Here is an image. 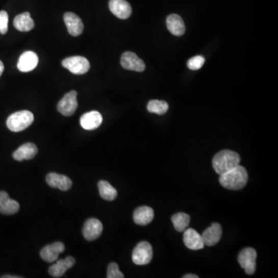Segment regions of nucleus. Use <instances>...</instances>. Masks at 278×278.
I'll return each instance as SVG.
<instances>
[{
	"instance_id": "obj_1",
	"label": "nucleus",
	"mask_w": 278,
	"mask_h": 278,
	"mask_svg": "<svg viewBox=\"0 0 278 278\" xmlns=\"http://www.w3.org/2000/svg\"><path fill=\"white\" fill-rule=\"evenodd\" d=\"M219 176L220 184L230 190L243 189L248 181L247 171L240 165Z\"/></svg>"
},
{
	"instance_id": "obj_2",
	"label": "nucleus",
	"mask_w": 278,
	"mask_h": 278,
	"mask_svg": "<svg viewBox=\"0 0 278 278\" xmlns=\"http://www.w3.org/2000/svg\"><path fill=\"white\" fill-rule=\"evenodd\" d=\"M240 162L238 153L231 150H222L213 158V166L216 173L221 175L238 166Z\"/></svg>"
},
{
	"instance_id": "obj_3",
	"label": "nucleus",
	"mask_w": 278,
	"mask_h": 278,
	"mask_svg": "<svg viewBox=\"0 0 278 278\" xmlns=\"http://www.w3.org/2000/svg\"><path fill=\"white\" fill-rule=\"evenodd\" d=\"M34 121V116L32 112L25 110L12 114L7 118V125L12 132H19L30 127Z\"/></svg>"
},
{
	"instance_id": "obj_4",
	"label": "nucleus",
	"mask_w": 278,
	"mask_h": 278,
	"mask_svg": "<svg viewBox=\"0 0 278 278\" xmlns=\"http://www.w3.org/2000/svg\"><path fill=\"white\" fill-rule=\"evenodd\" d=\"M153 246L148 242L138 243L132 252V261L137 265H146L153 260Z\"/></svg>"
},
{
	"instance_id": "obj_5",
	"label": "nucleus",
	"mask_w": 278,
	"mask_h": 278,
	"mask_svg": "<svg viewBox=\"0 0 278 278\" xmlns=\"http://www.w3.org/2000/svg\"><path fill=\"white\" fill-rule=\"evenodd\" d=\"M62 65L72 73L78 75L85 74L90 69L89 61L81 56H73L65 58L62 61Z\"/></svg>"
},
{
	"instance_id": "obj_6",
	"label": "nucleus",
	"mask_w": 278,
	"mask_h": 278,
	"mask_svg": "<svg viewBox=\"0 0 278 278\" xmlns=\"http://www.w3.org/2000/svg\"><path fill=\"white\" fill-rule=\"evenodd\" d=\"M258 254L252 247H246L241 250L238 256V262L247 274L252 275L256 270Z\"/></svg>"
},
{
	"instance_id": "obj_7",
	"label": "nucleus",
	"mask_w": 278,
	"mask_h": 278,
	"mask_svg": "<svg viewBox=\"0 0 278 278\" xmlns=\"http://www.w3.org/2000/svg\"><path fill=\"white\" fill-rule=\"evenodd\" d=\"M78 93L76 91H71L67 93L60 100L58 105V110L61 115L64 116H72L78 108L77 100Z\"/></svg>"
},
{
	"instance_id": "obj_8",
	"label": "nucleus",
	"mask_w": 278,
	"mask_h": 278,
	"mask_svg": "<svg viewBox=\"0 0 278 278\" xmlns=\"http://www.w3.org/2000/svg\"><path fill=\"white\" fill-rule=\"evenodd\" d=\"M121 64L123 68L133 71L142 72L145 70V64L135 53L124 52L121 58Z\"/></svg>"
},
{
	"instance_id": "obj_9",
	"label": "nucleus",
	"mask_w": 278,
	"mask_h": 278,
	"mask_svg": "<svg viewBox=\"0 0 278 278\" xmlns=\"http://www.w3.org/2000/svg\"><path fill=\"white\" fill-rule=\"evenodd\" d=\"M103 231V225L99 219L91 218L85 222L83 228V235L88 241L97 240Z\"/></svg>"
},
{
	"instance_id": "obj_10",
	"label": "nucleus",
	"mask_w": 278,
	"mask_h": 278,
	"mask_svg": "<svg viewBox=\"0 0 278 278\" xmlns=\"http://www.w3.org/2000/svg\"><path fill=\"white\" fill-rule=\"evenodd\" d=\"M65 250V246L61 242H55L52 244L46 245L40 251V257L47 263H54L58 261V257Z\"/></svg>"
},
{
	"instance_id": "obj_11",
	"label": "nucleus",
	"mask_w": 278,
	"mask_h": 278,
	"mask_svg": "<svg viewBox=\"0 0 278 278\" xmlns=\"http://www.w3.org/2000/svg\"><path fill=\"white\" fill-rule=\"evenodd\" d=\"M38 56L33 51H26L20 56L17 63V68L21 72H30L37 67Z\"/></svg>"
},
{
	"instance_id": "obj_12",
	"label": "nucleus",
	"mask_w": 278,
	"mask_h": 278,
	"mask_svg": "<svg viewBox=\"0 0 278 278\" xmlns=\"http://www.w3.org/2000/svg\"><path fill=\"white\" fill-rule=\"evenodd\" d=\"M109 9L111 13L121 19L130 17L132 7L126 0H110Z\"/></svg>"
},
{
	"instance_id": "obj_13",
	"label": "nucleus",
	"mask_w": 278,
	"mask_h": 278,
	"mask_svg": "<svg viewBox=\"0 0 278 278\" xmlns=\"http://www.w3.org/2000/svg\"><path fill=\"white\" fill-rule=\"evenodd\" d=\"M64 20L69 34L73 37H78L84 31V24L81 18L73 13H66Z\"/></svg>"
},
{
	"instance_id": "obj_14",
	"label": "nucleus",
	"mask_w": 278,
	"mask_h": 278,
	"mask_svg": "<svg viewBox=\"0 0 278 278\" xmlns=\"http://www.w3.org/2000/svg\"><path fill=\"white\" fill-rule=\"evenodd\" d=\"M222 230L221 225L218 222H214L211 226L207 228L202 234L204 245L213 246L217 244L222 237Z\"/></svg>"
},
{
	"instance_id": "obj_15",
	"label": "nucleus",
	"mask_w": 278,
	"mask_h": 278,
	"mask_svg": "<svg viewBox=\"0 0 278 278\" xmlns=\"http://www.w3.org/2000/svg\"><path fill=\"white\" fill-rule=\"evenodd\" d=\"M183 241H184L185 245L192 250L203 249L205 246L202 236L197 231L192 229V228H189L185 231Z\"/></svg>"
},
{
	"instance_id": "obj_16",
	"label": "nucleus",
	"mask_w": 278,
	"mask_h": 278,
	"mask_svg": "<svg viewBox=\"0 0 278 278\" xmlns=\"http://www.w3.org/2000/svg\"><path fill=\"white\" fill-rule=\"evenodd\" d=\"M103 118L100 113L97 111H91L84 114L81 117V127L85 130H94L102 124Z\"/></svg>"
},
{
	"instance_id": "obj_17",
	"label": "nucleus",
	"mask_w": 278,
	"mask_h": 278,
	"mask_svg": "<svg viewBox=\"0 0 278 278\" xmlns=\"http://www.w3.org/2000/svg\"><path fill=\"white\" fill-rule=\"evenodd\" d=\"M46 181L50 187L57 188L61 191L69 190L72 186V181L70 178L56 172L48 174Z\"/></svg>"
},
{
	"instance_id": "obj_18",
	"label": "nucleus",
	"mask_w": 278,
	"mask_h": 278,
	"mask_svg": "<svg viewBox=\"0 0 278 278\" xmlns=\"http://www.w3.org/2000/svg\"><path fill=\"white\" fill-rule=\"evenodd\" d=\"M75 264L73 257H67L65 259L59 260L56 264H53L49 268V275L53 277H61L68 269L71 268Z\"/></svg>"
},
{
	"instance_id": "obj_19",
	"label": "nucleus",
	"mask_w": 278,
	"mask_h": 278,
	"mask_svg": "<svg viewBox=\"0 0 278 278\" xmlns=\"http://www.w3.org/2000/svg\"><path fill=\"white\" fill-rule=\"evenodd\" d=\"M38 153V148L35 144L27 142L21 145L17 150L13 153V159L15 160L22 162L24 160H31L34 159Z\"/></svg>"
},
{
	"instance_id": "obj_20",
	"label": "nucleus",
	"mask_w": 278,
	"mask_h": 278,
	"mask_svg": "<svg viewBox=\"0 0 278 278\" xmlns=\"http://www.w3.org/2000/svg\"><path fill=\"white\" fill-rule=\"evenodd\" d=\"M19 210V204L14 199H10L7 192H0V213L13 215Z\"/></svg>"
},
{
	"instance_id": "obj_21",
	"label": "nucleus",
	"mask_w": 278,
	"mask_h": 278,
	"mask_svg": "<svg viewBox=\"0 0 278 278\" xmlns=\"http://www.w3.org/2000/svg\"><path fill=\"white\" fill-rule=\"evenodd\" d=\"M154 211L149 207H140L134 212L133 219L135 223L141 226H145L153 221Z\"/></svg>"
},
{
	"instance_id": "obj_22",
	"label": "nucleus",
	"mask_w": 278,
	"mask_h": 278,
	"mask_svg": "<svg viewBox=\"0 0 278 278\" xmlns=\"http://www.w3.org/2000/svg\"><path fill=\"white\" fill-rule=\"evenodd\" d=\"M166 25L169 32L177 37L183 36L186 31V27H185L183 19L181 16L177 14L169 15L167 17Z\"/></svg>"
},
{
	"instance_id": "obj_23",
	"label": "nucleus",
	"mask_w": 278,
	"mask_h": 278,
	"mask_svg": "<svg viewBox=\"0 0 278 278\" xmlns=\"http://www.w3.org/2000/svg\"><path fill=\"white\" fill-rule=\"evenodd\" d=\"M13 25L15 28L21 32H29L34 29V21L31 18V14L28 12L21 13L15 17L13 20Z\"/></svg>"
},
{
	"instance_id": "obj_24",
	"label": "nucleus",
	"mask_w": 278,
	"mask_h": 278,
	"mask_svg": "<svg viewBox=\"0 0 278 278\" xmlns=\"http://www.w3.org/2000/svg\"><path fill=\"white\" fill-rule=\"evenodd\" d=\"M99 193L100 197L107 201H113L118 196L116 189L108 182L102 180L98 183Z\"/></svg>"
},
{
	"instance_id": "obj_25",
	"label": "nucleus",
	"mask_w": 278,
	"mask_h": 278,
	"mask_svg": "<svg viewBox=\"0 0 278 278\" xmlns=\"http://www.w3.org/2000/svg\"><path fill=\"white\" fill-rule=\"evenodd\" d=\"M172 221L178 232H184L190 222V216L185 213H179L172 216Z\"/></svg>"
},
{
	"instance_id": "obj_26",
	"label": "nucleus",
	"mask_w": 278,
	"mask_h": 278,
	"mask_svg": "<svg viewBox=\"0 0 278 278\" xmlns=\"http://www.w3.org/2000/svg\"><path fill=\"white\" fill-rule=\"evenodd\" d=\"M147 109L151 113L162 115L169 110V105L165 100H151L148 102Z\"/></svg>"
},
{
	"instance_id": "obj_27",
	"label": "nucleus",
	"mask_w": 278,
	"mask_h": 278,
	"mask_svg": "<svg viewBox=\"0 0 278 278\" xmlns=\"http://www.w3.org/2000/svg\"><path fill=\"white\" fill-rule=\"evenodd\" d=\"M205 63V58L203 56H196L189 60L187 63L188 67L190 70H196L200 69Z\"/></svg>"
},
{
	"instance_id": "obj_28",
	"label": "nucleus",
	"mask_w": 278,
	"mask_h": 278,
	"mask_svg": "<svg viewBox=\"0 0 278 278\" xmlns=\"http://www.w3.org/2000/svg\"><path fill=\"white\" fill-rule=\"evenodd\" d=\"M108 278H124V276L119 270V267L116 263H111L108 267Z\"/></svg>"
},
{
	"instance_id": "obj_29",
	"label": "nucleus",
	"mask_w": 278,
	"mask_h": 278,
	"mask_svg": "<svg viewBox=\"0 0 278 278\" xmlns=\"http://www.w3.org/2000/svg\"><path fill=\"white\" fill-rule=\"evenodd\" d=\"M9 16L7 12L0 11V34H6L8 31Z\"/></svg>"
},
{
	"instance_id": "obj_30",
	"label": "nucleus",
	"mask_w": 278,
	"mask_h": 278,
	"mask_svg": "<svg viewBox=\"0 0 278 278\" xmlns=\"http://www.w3.org/2000/svg\"><path fill=\"white\" fill-rule=\"evenodd\" d=\"M4 64L2 61H0V76L2 75V73H4Z\"/></svg>"
},
{
	"instance_id": "obj_31",
	"label": "nucleus",
	"mask_w": 278,
	"mask_h": 278,
	"mask_svg": "<svg viewBox=\"0 0 278 278\" xmlns=\"http://www.w3.org/2000/svg\"><path fill=\"white\" fill-rule=\"evenodd\" d=\"M184 278H198L199 276H196V275L195 274H186L184 276H183Z\"/></svg>"
},
{
	"instance_id": "obj_32",
	"label": "nucleus",
	"mask_w": 278,
	"mask_h": 278,
	"mask_svg": "<svg viewBox=\"0 0 278 278\" xmlns=\"http://www.w3.org/2000/svg\"><path fill=\"white\" fill-rule=\"evenodd\" d=\"M3 278H22V276H10V275H7V276H3Z\"/></svg>"
}]
</instances>
